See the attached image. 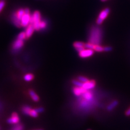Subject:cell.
<instances>
[{"instance_id": "cell-1", "label": "cell", "mask_w": 130, "mask_h": 130, "mask_svg": "<svg viewBox=\"0 0 130 130\" xmlns=\"http://www.w3.org/2000/svg\"><path fill=\"white\" fill-rule=\"evenodd\" d=\"M103 37V31L100 27L93 26L89 34L88 41L94 44H100Z\"/></svg>"}, {"instance_id": "cell-22", "label": "cell", "mask_w": 130, "mask_h": 130, "mask_svg": "<svg viewBox=\"0 0 130 130\" xmlns=\"http://www.w3.org/2000/svg\"><path fill=\"white\" fill-rule=\"evenodd\" d=\"M78 80L79 81H80V82L83 83H86L87 81L89 80V79L87 78H86V77H85V76H79L78 77Z\"/></svg>"}, {"instance_id": "cell-21", "label": "cell", "mask_w": 130, "mask_h": 130, "mask_svg": "<svg viewBox=\"0 0 130 130\" xmlns=\"http://www.w3.org/2000/svg\"><path fill=\"white\" fill-rule=\"evenodd\" d=\"M11 130H23V126L19 123L13 126Z\"/></svg>"}, {"instance_id": "cell-29", "label": "cell", "mask_w": 130, "mask_h": 130, "mask_svg": "<svg viewBox=\"0 0 130 130\" xmlns=\"http://www.w3.org/2000/svg\"><path fill=\"white\" fill-rule=\"evenodd\" d=\"M101 1H102V2H105V1H106L107 0H101Z\"/></svg>"}, {"instance_id": "cell-25", "label": "cell", "mask_w": 130, "mask_h": 130, "mask_svg": "<svg viewBox=\"0 0 130 130\" xmlns=\"http://www.w3.org/2000/svg\"><path fill=\"white\" fill-rule=\"evenodd\" d=\"M5 0H0V12H1L3 8L5 6Z\"/></svg>"}, {"instance_id": "cell-27", "label": "cell", "mask_w": 130, "mask_h": 130, "mask_svg": "<svg viewBox=\"0 0 130 130\" xmlns=\"http://www.w3.org/2000/svg\"><path fill=\"white\" fill-rule=\"evenodd\" d=\"M35 111L37 112L38 113H42L44 111V108L43 107H38V108H35Z\"/></svg>"}, {"instance_id": "cell-13", "label": "cell", "mask_w": 130, "mask_h": 130, "mask_svg": "<svg viewBox=\"0 0 130 130\" xmlns=\"http://www.w3.org/2000/svg\"><path fill=\"white\" fill-rule=\"evenodd\" d=\"M118 100H113V101H112V102L109 104L107 107V110L108 111H113L114 109H115L118 105Z\"/></svg>"}, {"instance_id": "cell-15", "label": "cell", "mask_w": 130, "mask_h": 130, "mask_svg": "<svg viewBox=\"0 0 130 130\" xmlns=\"http://www.w3.org/2000/svg\"><path fill=\"white\" fill-rule=\"evenodd\" d=\"M31 109V107L29 106H24L22 108V112L23 114H24V115L29 116V114Z\"/></svg>"}, {"instance_id": "cell-30", "label": "cell", "mask_w": 130, "mask_h": 130, "mask_svg": "<svg viewBox=\"0 0 130 130\" xmlns=\"http://www.w3.org/2000/svg\"><path fill=\"white\" fill-rule=\"evenodd\" d=\"M35 130H43L42 129H35Z\"/></svg>"}, {"instance_id": "cell-28", "label": "cell", "mask_w": 130, "mask_h": 130, "mask_svg": "<svg viewBox=\"0 0 130 130\" xmlns=\"http://www.w3.org/2000/svg\"><path fill=\"white\" fill-rule=\"evenodd\" d=\"M125 115L126 116H130V107L127 109L125 112Z\"/></svg>"}, {"instance_id": "cell-20", "label": "cell", "mask_w": 130, "mask_h": 130, "mask_svg": "<svg viewBox=\"0 0 130 130\" xmlns=\"http://www.w3.org/2000/svg\"><path fill=\"white\" fill-rule=\"evenodd\" d=\"M17 38L19 39H20V40H23V41L25 39H26L27 38H26V35L25 32L22 31V32H20V33H19V35H18Z\"/></svg>"}, {"instance_id": "cell-12", "label": "cell", "mask_w": 130, "mask_h": 130, "mask_svg": "<svg viewBox=\"0 0 130 130\" xmlns=\"http://www.w3.org/2000/svg\"><path fill=\"white\" fill-rule=\"evenodd\" d=\"M73 46L78 52H80L85 48V43L81 41H76L73 43Z\"/></svg>"}, {"instance_id": "cell-5", "label": "cell", "mask_w": 130, "mask_h": 130, "mask_svg": "<svg viewBox=\"0 0 130 130\" xmlns=\"http://www.w3.org/2000/svg\"><path fill=\"white\" fill-rule=\"evenodd\" d=\"M109 12H110V10H109L108 8H105V9L103 10L100 12L98 16V18L96 20V24L98 25H100L101 24L103 23L104 20L107 17Z\"/></svg>"}, {"instance_id": "cell-2", "label": "cell", "mask_w": 130, "mask_h": 130, "mask_svg": "<svg viewBox=\"0 0 130 130\" xmlns=\"http://www.w3.org/2000/svg\"><path fill=\"white\" fill-rule=\"evenodd\" d=\"M24 13H25L24 9H22V8L19 9V10L14 12L11 17V21L13 22L15 26L18 27H21V20Z\"/></svg>"}, {"instance_id": "cell-9", "label": "cell", "mask_w": 130, "mask_h": 130, "mask_svg": "<svg viewBox=\"0 0 130 130\" xmlns=\"http://www.w3.org/2000/svg\"><path fill=\"white\" fill-rule=\"evenodd\" d=\"M96 85V83L94 80H88L87 82L83 83V87L84 89L86 90H91V89H93Z\"/></svg>"}, {"instance_id": "cell-8", "label": "cell", "mask_w": 130, "mask_h": 130, "mask_svg": "<svg viewBox=\"0 0 130 130\" xmlns=\"http://www.w3.org/2000/svg\"><path fill=\"white\" fill-rule=\"evenodd\" d=\"M94 51L92 50H89V49H84V50L81 51L79 53V55L80 58H86L92 56L94 54Z\"/></svg>"}, {"instance_id": "cell-26", "label": "cell", "mask_w": 130, "mask_h": 130, "mask_svg": "<svg viewBox=\"0 0 130 130\" xmlns=\"http://www.w3.org/2000/svg\"><path fill=\"white\" fill-rule=\"evenodd\" d=\"M112 50V47L110 46H106L104 47V51L106 52H111Z\"/></svg>"}, {"instance_id": "cell-3", "label": "cell", "mask_w": 130, "mask_h": 130, "mask_svg": "<svg viewBox=\"0 0 130 130\" xmlns=\"http://www.w3.org/2000/svg\"><path fill=\"white\" fill-rule=\"evenodd\" d=\"M41 21V16L39 11H35L33 14L31 15L30 24L33 25L35 30L36 31L40 30V23Z\"/></svg>"}, {"instance_id": "cell-23", "label": "cell", "mask_w": 130, "mask_h": 130, "mask_svg": "<svg viewBox=\"0 0 130 130\" xmlns=\"http://www.w3.org/2000/svg\"><path fill=\"white\" fill-rule=\"evenodd\" d=\"M38 114L39 113L35 111V109H32L30 112L29 116H31L33 118H36L38 117Z\"/></svg>"}, {"instance_id": "cell-4", "label": "cell", "mask_w": 130, "mask_h": 130, "mask_svg": "<svg viewBox=\"0 0 130 130\" xmlns=\"http://www.w3.org/2000/svg\"><path fill=\"white\" fill-rule=\"evenodd\" d=\"M24 11H25V13L21 20V27H27L30 24L31 14L30 13V10L28 8H25Z\"/></svg>"}, {"instance_id": "cell-11", "label": "cell", "mask_w": 130, "mask_h": 130, "mask_svg": "<svg viewBox=\"0 0 130 130\" xmlns=\"http://www.w3.org/2000/svg\"><path fill=\"white\" fill-rule=\"evenodd\" d=\"M26 30H25V33L26 35V38L27 39H29L32 36V34L34 31L35 29L34 27L32 24H30L29 25H28L27 27H26Z\"/></svg>"}, {"instance_id": "cell-24", "label": "cell", "mask_w": 130, "mask_h": 130, "mask_svg": "<svg viewBox=\"0 0 130 130\" xmlns=\"http://www.w3.org/2000/svg\"><path fill=\"white\" fill-rule=\"evenodd\" d=\"M94 44H92L91 43H85V48L87 49H89V50H93V48H94Z\"/></svg>"}, {"instance_id": "cell-6", "label": "cell", "mask_w": 130, "mask_h": 130, "mask_svg": "<svg viewBox=\"0 0 130 130\" xmlns=\"http://www.w3.org/2000/svg\"><path fill=\"white\" fill-rule=\"evenodd\" d=\"M24 45V41L19 39H16L13 42L12 49L14 52H18L23 47Z\"/></svg>"}, {"instance_id": "cell-7", "label": "cell", "mask_w": 130, "mask_h": 130, "mask_svg": "<svg viewBox=\"0 0 130 130\" xmlns=\"http://www.w3.org/2000/svg\"><path fill=\"white\" fill-rule=\"evenodd\" d=\"M20 117L18 114L16 112H13L11 114V117L7 120V123L10 124H18L20 122Z\"/></svg>"}, {"instance_id": "cell-16", "label": "cell", "mask_w": 130, "mask_h": 130, "mask_svg": "<svg viewBox=\"0 0 130 130\" xmlns=\"http://www.w3.org/2000/svg\"><path fill=\"white\" fill-rule=\"evenodd\" d=\"M47 27V22L44 20H41L40 23V29L41 30L45 29Z\"/></svg>"}, {"instance_id": "cell-10", "label": "cell", "mask_w": 130, "mask_h": 130, "mask_svg": "<svg viewBox=\"0 0 130 130\" xmlns=\"http://www.w3.org/2000/svg\"><path fill=\"white\" fill-rule=\"evenodd\" d=\"M87 90L84 89L83 87H76L75 86L72 88V91L73 94H74L76 96H80L82 95L84 93H85Z\"/></svg>"}, {"instance_id": "cell-19", "label": "cell", "mask_w": 130, "mask_h": 130, "mask_svg": "<svg viewBox=\"0 0 130 130\" xmlns=\"http://www.w3.org/2000/svg\"><path fill=\"white\" fill-rule=\"evenodd\" d=\"M72 83L75 86H76V87H82L83 85V83L80 82V81H79L78 80H73Z\"/></svg>"}, {"instance_id": "cell-17", "label": "cell", "mask_w": 130, "mask_h": 130, "mask_svg": "<svg viewBox=\"0 0 130 130\" xmlns=\"http://www.w3.org/2000/svg\"><path fill=\"white\" fill-rule=\"evenodd\" d=\"M93 51L97 52H104V47L101 46L100 44H94Z\"/></svg>"}, {"instance_id": "cell-18", "label": "cell", "mask_w": 130, "mask_h": 130, "mask_svg": "<svg viewBox=\"0 0 130 130\" xmlns=\"http://www.w3.org/2000/svg\"><path fill=\"white\" fill-rule=\"evenodd\" d=\"M34 79V75L31 73H28L24 76V79L26 81H30Z\"/></svg>"}, {"instance_id": "cell-31", "label": "cell", "mask_w": 130, "mask_h": 130, "mask_svg": "<svg viewBox=\"0 0 130 130\" xmlns=\"http://www.w3.org/2000/svg\"><path fill=\"white\" fill-rule=\"evenodd\" d=\"M88 130H91V129H88Z\"/></svg>"}, {"instance_id": "cell-14", "label": "cell", "mask_w": 130, "mask_h": 130, "mask_svg": "<svg viewBox=\"0 0 130 130\" xmlns=\"http://www.w3.org/2000/svg\"><path fill=\"white\" fill-rule=\"evenodd\" d=\"M29 94L30 96L31 97L32 100L34 101H35V102H38V101H39V100H40L39 96L33 90H32V89L29 90Z\"/></svg>"}]
</instances>
